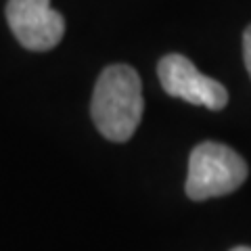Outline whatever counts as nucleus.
Wrapping results in <instances>:
<instances>
[{"mask_svg":"<svg viewBox=\"0 0 251 251\" xmlns=\"http://www.w3.org/2000/svg\"><path fill=\"white\" fill-rule=\"evenodd\" d=\"M145 111L140 77L128 65H111L100 74L92 94L90 113L105 138L126 143L136 132Z\"/></svg>","mask_w":251,"mask_h":251,"instance_id":"nucleus-1","label":"nucleus"},{"mask_svg":"<svg viewBox=\"0 0 251 251\" xmlns=\"http://www.w3.org/2000/svg\"><path fill=\"white\" fill-rule=\"evenodd\" d=\"M249 168L245 159L222 143H201L188 157L186 195L193 201H205L230 195L245 182Z\"/></svg>","mask_w":251,"mask_h":251,"instance_id":"nucleus-2","label":"nucleus"},{"mask_svg":"<svg viewBox=\"0 0 251 251\" xmlns=\"http://www.w3.org/2000/svg\"><path fill=\"white\" fill-rule=\"evenodd\" d=\"M6 21L19 44L34 52L54 49L65 34V19L50 0H9Z\"/></svg>","mask_w":251,"mask_h":251,"instance_id":"nucleus-3","label":"nucleus"},{"mask_svg":"<svg viewBox=\"0 0 251 251\" xmlns=\"http://www.w3.org/2000/svg\"><path fill=\"white\" fill-rule=\"evenodd\" d=\"M157 75L170 97L182 99L191 105L220 111L228 103V92L214 77L203 75L184 54H168L157 65Z\"/></svg>","mask_w":251,"mask_h":251,"instance_id":"nucleus-4","label":"nucleus"},{"mask_svg":"<svg viewBox=\"0 0 251 251\" xmlns=\"http://www.w3.org/2000/svg\"><path fill=\"white\" fill-rule=\"evenodd\" d=\"M243 59H245V67L251 77V25L243 34Z\"/></svg>","mask_w":251,"mask_h":251,"instance_id":"nucleus-5","label":"nucleus"},{"mask_svg":"<svg viewBox=\"0 0 251 251\" xmlns=\"http://www.w3.org/2000/svg\"><path fill=\"white\" fill-rule=\"evenodd\" d=\"M230 251H251V247H234V249H230Z\"/></svg>","mask_w":251,"mask_h":251,"instance_id":"nucleus-6","label":"nucleus"}]
</instances>
